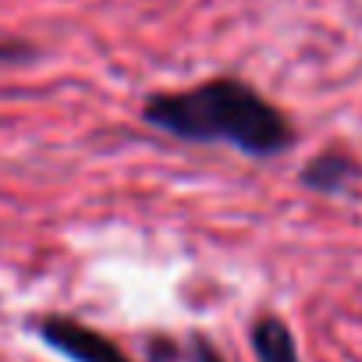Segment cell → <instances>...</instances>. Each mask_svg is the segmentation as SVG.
Returning <instances> with one entry per match:
<instances>
[{
  "label": "cell",
  "instance_id": "obj_6",
  "mask_svg": "<svg viewBox=\"0 0 362 362\" xmlns=\"http://www.w3.org/2000/svg\"><path fill=\"white\" fill-rule=\"evenodd\" d=\"M33 50H25V47H15V43H0V61H22V57H29Z\"/></svg>",
  "mask_w": 362,
  "mask_h": 362
},
{
  "label": "cell",
  "instance_id": "obj_3",
  "mask_svg": "<svg viewBox=\"0 0 362 362\" xmlns=\"http://www.w3.org/2000/svg\"><path fill=\"white\" fill-rule=\"evenodd\" d=\"M355 174H358V163H355L348 153L327 149V153H316V156L302 167L298 181H302L305 189L320 192V196H341V192L351 185Z\"/></svg>",
  "mask_w": 362,
  "mask_h": 362
},
{
  "label": "cell",
  "instance_id": "obj_4",
  "mask_svg": "<svg viewBox=\"0 0 362 362\" xmlns=\"http://www.w3.org/2000/svg\"><path fill=\"white\" fill-rule=\"evenodd\" d=\"M249 344L256 351L259 362H302L298 358V344L291 337V327L281 316H259L249 327Z\"/></svg>",
  "mask_w": 362,
  "mask_h": 362
},
{
  "label": "cell",
  "instance_id": "obj_2",
  "mask_svg": "<svg viewBox=\"0 0 362 362\" xmlns=\"http://www.w3.org/2000/svg\"><path fill=\"white\" fill-rule=\"evenodd\" d=\"M40 337L71 362H132L110 337L68 316H47L40 323Z\"/></svg>",
  "mask_w": 362,
  "mask_h": 362
},
{
  "label": "cell",
  "instance_id": "obj_1",
  "mask_svg": "<svg viewBox=\"0 0 362 362\" xmlns=\"http://www.w3.org/2000/svg\"><path fill=\"white\" fill-rule=\"evenodd\" d=\"M142 121L185 142H224L245 156L267 160L295 142L281 107L242 78H210L192 89L156 93L142 103Z\"/></svg>",
  "mask_w": 362,
  "mask_h": 362
},
{
  "label": "cell",
  "instance_id": "obj_5",
  "mask_svg": "<svg viewBox=\"0 0 362 362\" xmlns=\"http://www.w3.org/2000/svg\"><path fill=\"white\" fill-rule=\"evenodd\" d=\"M189 362H224V355L206 337H192L189 341Z\"/></svg>",
  "mask_w": 362,
  "mask_h": 362
}]
</instances>
